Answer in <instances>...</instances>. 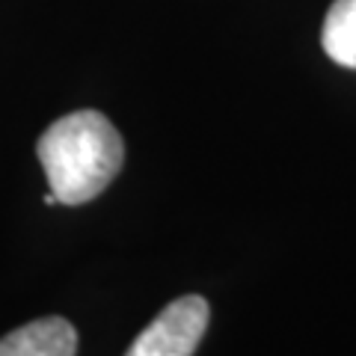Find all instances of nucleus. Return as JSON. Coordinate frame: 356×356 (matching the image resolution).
Instances as JSON below:
<instances>
[{
	"label": "nucleus",
	"instance_id": "1",
	"mask_svg": "<svg viewBox=\"0 0 356 356\" xmlns=\"http://www.w3.org/2000/svg\"><path fill=\"white\" fill-rule=\"evenodd\" d=\"M36 154L48 187L63 205H83L102 196L125 161L119 131L98 110H77L57 119L39 137Z\"/></svg>",
	"mask_w": 356,
	"mask_h": 356
},
{
	"label": "nucleus",
	"instance_id": "2",
	"mask_svg": "<svg viewBox=\"0 0 356 356\" xmlns=\"http://www.w3.org/2000/svg\"><path fill=\"white\" fill-rule=\"evenodd\" d=\"M208 318L211 309L205 297H178L134 339L125 356H193L208 330Z\"/></svg>",
	"mask_w": 356,
	"mask_h": 356
},
{
	"label": "nucleus",
	"instance_id": "3",
	"mask_svg": "<svg viewBox=\"0 0 356 356\" xmlns=\"http://www.w3.org/2000/svg\"><path fill=\"white\" fill-rule=\"evenodd\" d=\"M77 332L65 318H39L0 339V356H74Z\"/></svg>",
	"mask_w": 356,
	"mask_h": 356
},
{
	"label": "nucleus",
	"instance_id": "4",
	"mask_svg": "<svg viewBox=\"0 0 356 356\" xmlns=\"http://www.w3.org/2000/svg\"><path fill=\"white\" fill-rule=\"evenodd\" d=\"M321 44L327 57L344 69H356V0H336L324 18Z\"/></svg>",
	"mask_w": 356,
	"mask_h": 356
}]
</instances>
